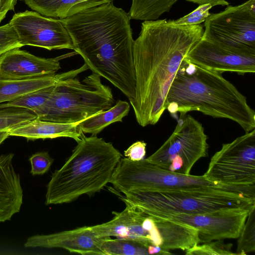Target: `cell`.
<instances>
[{"instance_id": "6da1fadb", "label": "cell", "mask_w": 255, "mask_h": 255, "mask_svg": "<svg viewBox=\"0 0 255 255\" xmlns=\"http://www.w3.org/2000/svg\"><path fill=\"white\" fill-rule=\"evenodd\" d=\"M202 25H180L166 19L144 21L134 40L135 97L131 105L138 124L154 125L166 110L165 99L184 57L202 38Z\"/></svg>"}, {"instance_id": "7a4b0ae2", "label": "cell", "mask_w": 255, "mask_h": 255, "mask_svg": "<svg viewBox=\"0 0 255 255\" xmlns=\"http://www.w3.org/2000/svg\"><path fill=\"white\" fill-rule=\"evenodd\" d=\"M60 19L73 50L88 69L119 89L131 105L135 97V75L128 13L111 1Z\"/></svg>"}, {"instance_id": "3957f363", "label": "cell", "mask_w": 255, "mask_h": 255, "mask_svg": "<svg viewBox=\"0 0 255 255\" xmlns=\"http://www.w3.org/2000/svg\"><path fill=\"white\" fill-rule=\"evenodd\" d=\"M165 106L171 115L198 111L233 121L246 132L255 129V112L246 97L221 73L201 68L184 58L168 91Z\"/></svg>"}, {"instance_id": "277c9868", "label": "cell", "mask_w": 255, "mask_h": 255, "mask_svg": "<svg viewBox=\"0 0 255 255\" xmlns=\"http://www.w3.org/2000/svg\"><path fill=\"white\" fill-rule=\"evenodd\" d=\"M110 190L124 202L148 216L255 207V184H219L162 190H130L123 193L125 196L113 188Z\"/></svg>"}, {"instance_id": "5b68a950", "label": "cell", "mask_w": 255, "mask_h": 255, "mask_svg": "<svg viewBox=\"0 0 255 255\" xmlns=\"http://www.w3.org/2000/svg\"><path fill=\"white\" fill-rule=\"evenodd\" d=\"M122 157L111 142L83 132L71 156L52 174L45 204L71 203L83 195L100 192L110 182Z\"/></svg>"}, {"instance_id": "8992f818", "label": "cell", "mask_w": 255, "mask_h": 255, "mask_svg": "<svg viewBox=\"0 0 255 255\" xmlns=\"http://www.w3.org/2000/svg\"><path fill=\"white\" fill-rule=\"evenodd\" d=\"M71 75L59 80L40 117V120L74 123L112 107L115 99L111 88L92 72L80 81Z\"/></svg>"}, {"instance_id": "52a82bcc", "label": "cell", "mask_w": 255, "mask_h": 255, "mask_svg": "<svg viewBox=\"0 0 255 255\" xmlns=\"http://www.w3.org/2000/svg\"><path fill=\"white\" fill-rule=\"evenodd\" d=\"M202 38L230 51L255 55V0L211 13Z\"/></svg>"}, {"instance_id": "ba28073f", "label": "cell", "mask_w": 255, "mask_h": 255, "mask_svg": "<svg viewBox=\"0 0 255 255\" xmlns=\"http://www.w3.org/2000/svg\"><path fill=\"white\" fill-rule=\"evenodd\" d=\"M114 189L124 193L130 190H154L184 187L216 185L204 175L195 176L172 172L148 162L122 157L110 181Z\"/></svg>"}, {"instance_id": "9c48e42d", "label": "cell", "mask_w": 255, "mask_h": 255, "mask_svg": "<svg viewBox=\"0 0 255 255\" xmlns=\"http://www.w3.org/2000/svg\"><path fill=\"white\" fill-rule=\"evenodd\" d=\"M203 175L221 184H255V129L223 144L211 157Z\"/></svg>"}, {"instance_id": "30bf717a", "label": "cell", "mask_w": 255, "mask_h": 255, "mask_svg": "<svg viewBox=\"0 0 255 255\" xmlns=\"http://www.w3.org/2000/svg\"><path fill=\"white\" fill-rule=\"evenodd\" d=\"M208 136L202 125L189 115L180 114L174 130L154 153L145 159L168 170L173 158L179 155L183 161L180 173L190 174L195 163L208 156Z\"/></svg>"}, {"instance_id": "8fae6325", "label": "cell", "mask_w": 255, "mask_h": 255, "mask_svg": "<svg viewBox=\"0 0 255 255\" xmlns=\"http://www.w3.org/2000/svg\"><path fill=\"white\" fill-rule=\"evenodd\" d=\"M252 209L237 208L206 213H172L151 217L195 228L198 230L199 244L215 240L238 238Z\"/></svg>"}, {"instance_id": "7c38bea8", "label": "cell", "mask_w": 255, "mask_h": 255, "mask_svg": "<svg viewBox=\"0 0 255 255\" xmlns=\"http://www.w3.org/2000/svg\"><path fill=\"white\" fill-rule=\"evenodd\" d=\"M22 46L52 49L73 50L69 34L60 19L26 10L13 15L9 21Z\"/></svg>"}, {"instance_id": "4fadbf2b", "label": "cell", "mask_w": 255, "mask_h": 255, "mask_svg": "<svg viewBox=\"0 0 255 255\" xmlns=\"http://www.w3.org/2000/svg\"><path fill=\"white\" fill-rule=\"evenodd\" d=\"M184 59L201 68L221 73L233 72L244 75L255 72V55L239 54L202 38Z\"/></svg>"}, {"instance_id": "5bb4252c", "label": "cell", "mask_w": 255, "mask_h": 255, "mask_svg": "<svg viewBox=\"0 0 255 255\" xmlns=\"http://www.w3.org/2000/svg\"><path fill=\"white\" fill-rule=\"evenodd\" d=\"M77 53L74 51L46 58L15 48L0 56V80L29 79L55 74L61 68L60 61Z\"/></svg>"}, {"instance_id": "9a60e30c", "label": "cell", "mask_w": 255, "mask_h": 255, "mask_svg": "<svg viewBox=\"0 0 255 255\" xmlns=\"http://www.w3.org/2000/svg\"><path fill=\"white\" fill-rule=\"evenodd\" d=\"M103 238L96 237L89 226L48 235L28 237L25 248H62L83 255H105L102 248Z\"/></svg>"}, {"instance_id": "2e32d148", "label": "cell", "mask_w": 255, "mask_h": 255, "mask_svg": "<svg viewBox=\"0 0 255 255\" xmlns=\"http://www.w3.org/2000/svg\"><path fill=\"white\" fill-rule=\"evenodd\" d=\"M126 208L121 212H113L114 218L110 221L89 226L94 235L100 238L115 237L138 241L147 248L152 245L148 232L142 223L146 217L129 204L124 202Z\"/></svg>"}, {"instance_id": "e0dca14e", "label": "cell", "mask_w": 255, "mask_h": 255, "mask_svg": "<svg viewBox=\"0 0 255 255\" xmlns=\"http://www.w3.org/2000/svg\"><path fill=\"white\" fill-rule=\"evenodd\" d=\"M14 156L11 152L0 155V223L18 213L23 202L20 176L13 164Z\"/></svg>"}, {"instance_id": "ac0fdd59", "label": "cell", "mask_w": 255, "mask_h": 255, "mask_svg": "<svg viewBox=\"0 0 255 255\" xmlns=\"http://www.w3.org/2000/svg\"><path fill=\"white\" fill-rule=\"evenodd\" d=\"M82 121L67 124L46 121L36 118L13 128L8 131V134L9 136L23 137L28 140L69 137L77 142L83 133L79 128Z\"/></svg>"}, {"instance_id": "d6986e66", "label": "cell", "mask_w": 255, "mask_h": 255, "mask_svg": "<svg viewBox=\"0 0 255 255\" xmlns=\"http://www.w3.org/2000/svg\"><path fill=\"white\" fill-rule=\"evenodd\" d=\"M88 69L85 64L80 68L60 74L18 80H0V104L24 95L54 85L60 79L73 74L78 75Z\"/></svg>"}, {"instance_id": "ffe728a7", "label": "cell", "mask_w": 255, "mask_h": 255, "mask_svg": "<svg viewBox=\"0 0 255 255\" xmlns=\"http://www.w3.org/2000/svg\"><path fill=\"white\" fill-rule=\"evenodd\" d=\"M151 217L162 238L163 243L160 246L162 250L186 251L199 244L198 230L195 228L185 224Z\"/></svg>"}, {"instance_id": "44dd1931", "label": "cell", "mask_w": 255, "mask_h": 255, "mask_svg": "<svg viewBox=\"0 0 255 255\" xmlns=\"http://www.w3.org/2000/svg\"><path fill=\"white\" fill-rule=\"evenodd\" d=\"M32 9L47 17L64 19L114 0H23Z\"/></svg>"}, {"instance_id": "7402d4cb", "label": "cell", "mask_w": 255, "mask_h": 255, "mask_svg": "<svg viewBox=\"0 0 255 255\" xmlns=\"http://www.w3.org/2000/svg\"><path fill=\"white\" fill-rule=\"evenodd\" d=\"M130 110L128 102L119 100L110 109L93 115L79 124V128L84 133L97 135L111 124L122 122Z\"/></svg>"}, {"instance_id": "603a6c76", "label": "cell", "mask_w": 255, "mask_h": 255, "mask_svg": "<svg viewBox=\"0 0 255 255\" xmlns=\"http://www.w3.org/2000/svg\"><path fill=\"white\" fill-rule=\"evenodd\" d=\"M178 0H132L128 13L130 19L144 21L157 19L169 11Z\"/></svg>"}, {"instance_id": "cb8c5ba5", "label": "cell", "mask_w": 255, "mask_h": 255, "mask_svg": "<svg viewBox=\"0 0 255 255\" xmlns=\"http://www.w3.org/2000/svg\"><path fill=\"white\" fill-rule=\"evenodd\" d=\"M54 86L24 95L12 101L0 104V109L17 107L32 111L40 117L53 90Z\"/></svg>"}, {"instance_id": "d4e9b609", "label": "cell", "mask_w": 255, "mask_h": 255, "mask_svg": "<svg viewBox=\"0 0 255 255\" xmlns=\"http://www.w3.org/2000/svg\"><path fill=\"white\" fill-rule=\"evenodd\" d=\"M102 248L105 255H149L146 246L138 241L128 239L103 238Z\"/></svg>"}, {"instance_id": "484cf974", "label": "cell", "mask_w": 255, "mask_h": 255, "mask_svg": "<svg viewBox=\"0 0 255 255\" xmlns=\"http://www.w3.org/2000/svg\"><path fill=\"white\" fill-rule=\"evenodd\" d=\"M37 118L31 111L17 107L0 109V131L13 128Z\"/></svg>"}, {"instance_id": "4316f807", "label": "cell", "mask_w": 255, "mask_h": 255, "mask_svg": "<svg viewBox=\"0 0 255 255\" xmlns=\"http://www.w3.org/2000/svg\"><path fill=\"white\" fill-rule=\"evenodd\" d=\"M247 219L238 237L236 255H245L255 251V207L250 211Z\"/></svg>"}, {"instance_id": "83f0119b", "label": "cell", "mask_w": 255, "mask_h": 255, "mask_svg": "<svg viewBox=\"0 0 255 255\" xmlns=\"http://www.w3.org/2000/svg\"><path fill=\"white\" fill-rule=\"evenodd\" d=\"M233 244H225L222 240H215L203 243L202 245H196L186 250L188 255H236L232 251Z\"/></svg>"}, {"instance_id": "f1b7e54d", "label": "cell", "mask_w": 255, "mask_h": 255, "mask_svg": "<svg viewBox=\"0 0 255 255\" xmlns=\"http://www.w3.org/2000/svg\"><path fill=\"white\" fill-rule=\"evenodd\" d=\"M22 46L15 30L10 23L0 26V56L10 50Z\"/></svg>"}, {"instance_id": "f546056e", "label": "cell", "mask_w": 255, "mask_h": 255, "mask_svg": "<svg viewBox=\"0 0 255 255\" xmlns=\"http://www.w3.org/2000/svg\"><path fill=\"white\" fill-rule=\"evenodd\" d=\"M212 7L210 4L199 5L195 10L183 17L174 20L175 24L180 25H199L204 22L210 15L209 10Z\"/></svg>"}, {"instance_id": "4dcf8cb0", "label": "cell", "mask_w": 255, "mask_h": 255, "mask_svg": "<svg viewBox=\"0 0 255 255\" xmlns=\"http://www.w3.org/2000/svg\"><path fill=\"white\" fill-rule=\"evenodd\" d=\"M31 165L30 173L32 175H43L49 170L54 159L47 151H39L32 154L29 158Z\"/></svg>"}, {"instance_id": "1f68e13d", "label": "cell", "mask_w": 255, "mask_h": 255, "mask_svg": "<svg viewBox=\"0 0 255 255\" xmlns=\"http://www.w3.org/2000/svg\"><path fill=\"white\" fill-rule=\"evenodd\" d=\"M146 146V143L143 141H136L124 151V155L132 161L141 160L145 155Z\"/></svg>"}, {"instance_id": "d6a6232c", "label": "cell", "mask_w": 255, "mask_h": 255, "mask_svg": "<svg viewBox=\"0 0 255 255\" xmlns=\"http://www.w3.org/2000/svg\"><path fill=\"white\" fill-rule=\"evenodd\" d=\"M16 0H0V22L4 18L7 13L14 8Z\"/></svg>"}, {"instance_id": "836d02e7", "label": "cell", "mask_w": 255, "mask_h": 255, "mask_svg": "<svg viewBox=\"0 0 255 255\" xmlns=\"http://www.w3.org/2000/svg\"><path fill=\"white\" fill-rule=\"evenodd\" d=\"M199 5L210 4L212 7L220 5L222 6L229 5V3L226 0H186Z\"/></svg>"}, {"instance_id": "e575fe53", "label": "cell", "mask_w": 255, "mask_h": 255, "mask_svg": "<svg viewBox=\"0 0 255 255\" xmlns=\"http://www.w3.org/2000/svg\"><path fill=\"white\" fill-rule=\"evenodd\" d=\"M183 161L182 158L180 156L177 155L172 160L168 170L179 173L183 167Z\"/></svg>"}, {"instance_id": "d590c367", "label": "cell", "mask_w": 255, "mask_h": 255, "mask_svg": "<svg viewBox=\"0 0 255 255\" xmlns=\"http://www.w3.org/2000/svg\"><path fill=\"white\" fill-rule=\"evenodd\" d=\"M149 254L171 255L169 251L162 250L159 246L150 245L147 248Z\"/></svg>"}, {"instance_id": "8d00e7d4", "label": "cell", "mask_w": 255, "mask_h": 255, "mask_svg": "<svg viewBox=\"0 0 255 255\" xmlns=\"http://www.w3.org/2000/svg\"><path fill=\"white\" fill-rule=\"evenodd\" d=\"M8 131H0V145L5 140L8 136Z\"/></svg>"}]
</instances>
